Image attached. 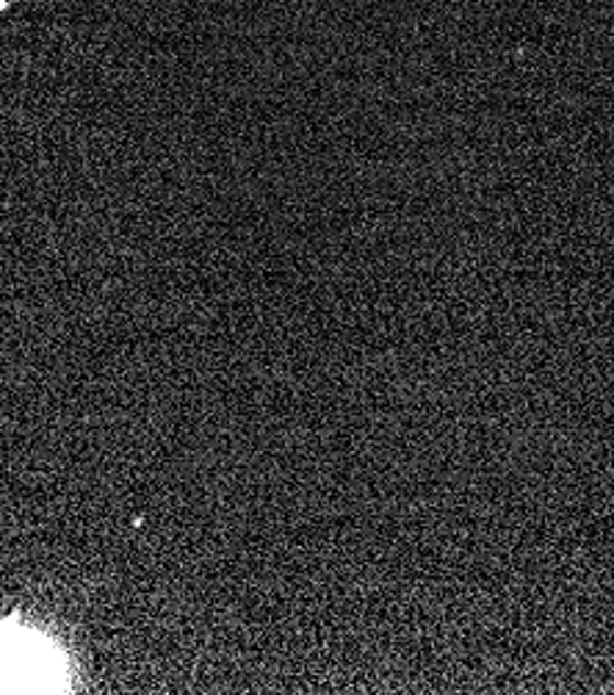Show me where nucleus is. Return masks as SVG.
Segmentation results:
<instances>
[{
    "label": "nucleus",
    "mask_w": 614,
    "mask_h": 695,
    "mask_svg": "<svg viewBox=\"0 0 614 695\" xmlns=\"http://www.w3.org/2000/svg\"><path fill=\"white\" fill-rule=\"evenodd\" d=\"M3 7H7V3H3V0H0V9H3Z\"/></svg>",
    "instance_id": "obj_1"
}]
</instances>
